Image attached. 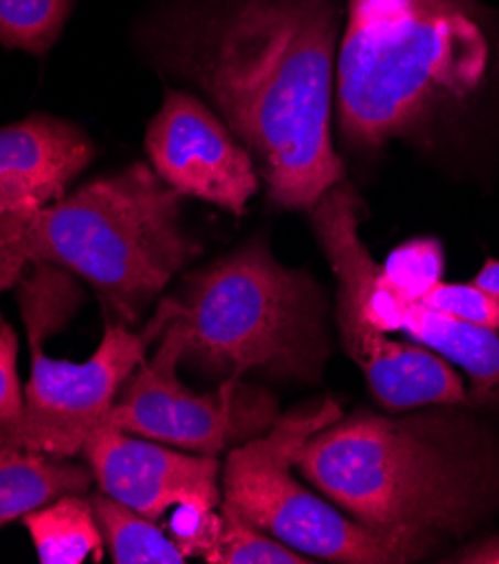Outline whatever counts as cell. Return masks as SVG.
Listing matches in <instances>:
<instances>
[{
    "label": "cell",
    "mask_w": 499,
    "mask_h": 564,
    "mask_svg": "<svg viewBox=\"0 0 499 564\" xmlns=\"http://www.w3.org/2000/svg\"><path fill=\"white\" fill-rule=\"evenodd\" d=\"M343 19L338 0H187L160 23L164 66L243 142L276 209L311 212L345 181L330 135Z\"/></svg>",
    "instance_id": "6da1fadb"
},
{
    "label": "cell",
    "mask_w": 499,
    "mask_h": 564,
    "mask_svg": "<svg viewBox=\"0 0 499 564\" xmlns=\"http://www.w3.org/2000/svg\"><path fill=\"white\" fill-rule=\"evenodd\" d=\"M466 408L358 410L313 434L295 468L356 522L436 546L499 513V432Z\"/></svg>",
    "instance_id": "7a4b0ae2"
},
{
    "label": "cell",
    "mask_w": 499,
    "mask_h": 564,
    "mask_svg": "<svg viewBox=\"0 0 499 564\" xmlns=\"http://www.w3.org/2000/svg\"><path fill=\"white\" fill-rule=\"evenodd\" d=\"M497 34L484 0H347L336 62L347 147L376 153L427 138L486 88Z\"/></svg>",
    "instance_id": "3957f363"
},
{
    "label": "cell",
    "mask_w": 499,
    "mask_h": 564,
    "mask_svg": "<svg viewBox=\"0 0 499 564\" xmlns=\"http://www.w3.org/2000/svg\"><path fill=\"white\" fill-rule=\"evenodd\" d=\"M183 198L147 162L95 178L28 220L30 265L73 272L124 326L135 324L200 252Z\"/></svg>",
    "instance_id": "277c9868"
},
{
    "label": "cell",
    "mask_w": 499,
    "mask_h": 564,
    "mask_svg": "<svg viewBox=\"0 0 499 564\" xmlns=\"http://www.w3.org/2000/svg\"><path fill=\"white\" fill-rule=\"evenodd\" d=\"M172 306L183 362L211 376L315 382L330 354L324 293L306 270L276 261L265 237L189 274Z\"/></svg>",
    "instance_id": "5b68a950"
},
{
    "label": "cell",
    "mask_w": 499,
    "mask_h": 564,
    "mask_svg": "<svg viewBox=\"0 0 499 564\" xmlns=\"http://www.w3.org/2000/svg\"><path fill=\"white\" fill-rule=\"evenodd\" d=\"M343 419L336 401L280 416L274 425L228 453L220 468L224 503L291 549L328 562L401 564L425 557L434 544L373 531L313 495L293 477L302 445Z\"/></svg>",
    "instance_id": "8992f818"
},
{
    "label": "cell",
    "mask_w": 499,
    "mask_h": 564,
    "mask_svg": "<svg viewBox=\"0 0 499 564\" xmlns=\"http://www.w3.org/2000/svg\"><path fill=\"white\" fill-rule=\"evenodd\" d=\"M158 351L124 382L104 423L127 434L174 445L196 455L218 457L261 436L280 419L276 399L241 378H228L200 393L178 378L185 354V330L170 319L158 337Z\"/></svg>",
    "instance_id": "52a82bcc"
},
{
    "label": "cell",
    "mask_w": 499,
    "mask_h": 564,
    "mask_svg": "<svg viewBox=\"0 0 499 564\" xmlns=\"http://www.w3.org/2000/svg\"><path fill=\"white\" fill-rule=\"evenodd\" d=\"M174 317L172 297L158 304L144 330L108 326L97 351L84 362L43 354V337L30 335L32 373L25 387L23 449L57 459L82 455L88 436L106 421L124 382L144 362L149 345Z\"/></svg>",
    "instance_id": "ba28073f"
},
{
    "label": "cell",
    "mask_w": 499,
    "mask_h": 564,
    "mask_svg": "<svg viewBox=\"0 0 499 564\" xmlns=\"http://www.w3.org/2000/svg\"><path fill=\"white\" fill-rule=\"evenodd\" d=\"M155 174L183 196L243 216L261 187L259 169L218 112L185 90H170L144 138Z\"/></svg>",
    "instance_id": "9c48e42d"
},
{
    "label": "cell",
    "mask_w": 499,
    "mask_h": 564,
    "mask_svg": "<svg viewBox=\"0 0 499 564\" xmlns=\"http://www.w3.org/2000/svg\"><path fill=\"white\" fill-rule=\"evenodd\" d=\"M82 457L101 492L153 522L172 511L211 513L224 501L216 457L178 453L108 423L88 436Z\"/></svg>",
    "instance_id": "30bf717a"
},
{
    "label": "cell",
    "mask_w": 499,
    "mask_h": 564,
    "mask_svg": "<svg viewBox=\"0 0 499 564\" xmlns=\"http://www.w3.org/2000/svg\"><path fill=\"white\" fill-rule=\"evenodd\" d=\"M93 158L90 138L59 118L0 127V212L34 216L59 203Z\"/></svg>",
    "instance_id": "8fae6325"
},
{
    "label": "cell",
    "mask_w": 499,
    "mask_h": 564,
    "mask_svg": "<svg viewBox=\"0 0 499 564\" xmlns=\"http://www.w3.org/2000/svg\"><path fill=\"white\" fill-rule=\"evenodd\" d=\"M380 284L394 302L399 330H405L419 345H425L451 365L459 367L470 380V408L499 421V330L473 326L405 297L384 276V270Z\"/></svg>",
    "instance_id": "7c38bea8"
},
{
    "label": "cell",
    "mask_w": 499,
    "mask_h": 564,
    "mask_svg": "<svg viewBox=\"0 0 499 564\" xmlns=\"http://www.w3.org/2000/svg\"><path fill=\"white\" fill-rule=\"evenodd\" d=\"M93 481L90 468L70 459L0 447V527L21 520L62 495H86Z\"/></svg>",
    "instance_id": "4fadbf2b"
},
{
    "label": "cell",
    "mask_w": 499,
    "mask_h": 564,
    "mask_svg": "<svg viewBox=\"0 0 499 564\" xmlns=\"http://www.w3.org/2000/svg\"><path fill=\"white\" fill-rule=\"evenodd\" d=\"M28 529L39 562L82 564L88 555L104 557V535L90 499L82 492L62 495L21 518Z\"/></svg>",
    "instance_id": "5bb4252c"
},
{
    "label": "cell",
    "mask_w": 499,
    "mask_h": 564,
    "mask_svg": "<svg viewBox=\"0 0 499 564\" xmlns=\"http://www.w3.org/2000/svg\"><path fill=\"white\" fill-rule=\"evenodd\" d=\"M97 524L108 546L110 560L118 564H185L187 557L158 522L140 516L131 506L95 492L88 497Z\"/></svg>",
    "instance_id": "9a60e30c"
},
{
    "label": "cell",
    "mask_w": 499,
    "mask_h": 564,
    "mask_svg": "<svg viewBox=\"0 0 499 564\" xmlns=\"http://www.w3.org/2000/svg\"><path fill=\"white\" fill-rule=\"evenodd\" d=\"M220 524L203 557L209 564H313L308 555L291 549L259 527L243 520L232 506L220 501Z\"/></svg>",
    "instance_id": "2e32d148"
},
{
    "label": "cell",
    "mask_w": 499,
    "mask_h": 564,
    "mask_svg": "<svg viewBox=\"0 0 499 564\" xmlns=\"http://www.w3.org/2000/svg\"><path fill=\"white\" fill-rule=\"evenodd\" d=\"M75 0H0V43L45 54L62 36Z\"/></svg>",
    "instance_id": "e0dca14e"
},
{
    "label": "cell",
    "mask_w": 499,
    "mask_h": 564,
    "mask_svg": "<svg viewBox=\"0 0 499 564\" xmlns=\"http://www.w3.org/2000/svg\"><path fill=\"white\" fill-rule=\"evenodd\" d=\"M446 254L436 239H412L399 246L382 265L384 276L410 300H419L441 281Z\"/></svg>",
    "instance_id": "ac0fdd59"
},
{
    "label": "cell",
    "mask_w": 499,
    "mask_h": 564,
    "mask_svg": "<svg viewBox=\"0 0 499 564\" xmlns=\"http://www.w3.org/2000/svg\"><path fill=\"white\" fill-rule=\"evenodd\" d=\"M19 335L0 322V447L23 449L25 389L19 378Z\"/></svg>",
    "instance_id": "d6986e66"
},
{
    "label": "cell",
    "mask_w": 499,
    "mask_h": 564,
    "mask_svg": "<svg viewBox=\"0 0 499 564\" xmlns=\"http://www.w3.org/2000/svg\"><path fill=\"white\" fill-rule=\"evenodd\" d=\"M416 302L473 326L499 330V297L470 284H434Z\"/></svg>",
    "instance_id": "ffe728a7"
},
{
    "label": "cell",
    "mask_w": 499,
    "mask_h": 564,
    "mask_svg": "<svg viewBox=\"0 0 499 564\" xmlns=\"http://www.w3.org/2000/svg\"><path fill=\"white\" fill-rule=\"evenodd\" d=\"M30 218L0 212V293L12 291L30 265L25 243Z\"/></svg>",
    "instance_id": "44dd1931"
},
{
    "label": "cell",
    "mask_w": 499,
    "mask_h": 564,
    "mask_svg": "<svg viewBox=\"0 0 499 564\" xmlns=\"http://www.w3.org/2000/svg\"><path fill=\"white\" fill-rule=\"evenodd\" d=\"M446 562L459 564H499V533L486 535L464 549L455 551Z\"/></svg>",
    "instance_id": "7402d4cb"
},
{
    "label": "cell",
    "mask_w": 499,
    "mask_h": 564,
    "mask_svg": "<svg viewBox=\"0 0 499 564\" xmlns=\"http://www.w3.org/2000/svg\"><path fill=\"white\" fill-rule=\"evenodd\" d=\"M473 284L499 297V261L497 259H488L484 263V268L477 272V276L473 279Z\"/></svg>",
    "instance_id": "603a6c76"
}]
</instances>
